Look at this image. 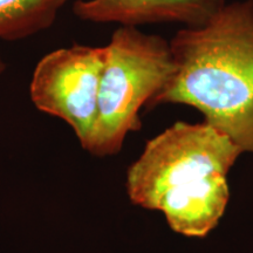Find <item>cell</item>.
<instances>
[{
    "mask_svg": "<svg viewBox=\"0 0 253 253\" xmlns=\"http://www.w3.org/2000/svg\"><path fill=\"white\" fill-rule=\"evenodd\" d=\"M226 0H77L73 14L94 24L138 27L147 24H203Z\"/></svg>",
    "mask_w": 253,
    "mask_h": 253,
    "instance_id": "cell-5",
    "label": "cell"
},
{
    "mask_svg": "<svg viewBox=\"0 0 253 253\" xmlns=\"http://www.w3.org/2000/svg\"><path fill=\"white\" fill-rule=\"evenodd\" d=\"M68 1L0 0V40H23L48 30Z\"/></svg>",
    "mask_w": 253,
    "mask_h": 253,
    "instance_id": "cell-7",
    "label": "cell"
},
{
    "mask_svg": "<svg viewBox=\"0 0 253 253\" xmlns=\"http://www.w3.org/2000/svg\"><path fill=\"white\" fill-rule=\"evenodd\" d=\"M242 154L207 122L177 121L150 138L129 167L126 194L132 204L157 210L167 196L194 188L209 177L227 176Z\"/></svg>",
    "mask_w": 253,
    "mask_h": 253,
    "instance_id": "cell-3",
    "label": "cell"
},
{
    "mask_svg": "<svg viewBox=\"0 0 253 253\" xmlns=\"http://www.w3.org/2000/svg\"><path fill=\"white\" fill-rule=\"evenodd\" d=\"M175 71L149 107H194L204 122L253 154V0L226 2L170 40Z\"/></svg>",
    "mask_w": 253,
    "mask_h": 253,
    "instance_id": "cell-1",
    "label": "cell"
},
{
    "mask_svg": "<svg viewBox=\"0 0 253 253\" xmlns=\"http://www.w3.org/2000/svg\"><path fill=\"white\" fill-rule=\"evenodd\" d=\"M175 71L170 40L134 26H119L106 45L97 115L86 151L112 156L142 128L140 112Z\"/></svg>",
    "mask_w": 253,
    "mask_h": 253,
    "instance_id": "cell-2",
    "label": "cell"
},
{
    "mask_svg": "<svg viewBox=\"0 0 253 253\" xmlns=\"http://www.w3.org/2000/svg\"><path fill=\"white\" fill-rule=\"evenodd\" d=\"M230 198L226 175L209 177L194 188L164 197L158 204L176 233L186 237L208 236L225 212Z\"/></svg>",
    "mask_w": 253,
    "mask_h": 253,
    "instance_id": "cell-6",
    "label": "cell"
},
{
    "mask_svg": "<svg viewBox=\"0 0 253 253\" xmlns=\"http://www.w3.org/2000/svg\"><path fill=\"white\" fill-rule=\"evenodd\" d=\"M5 71H6V62L5 60L2 59L1 54H0V75H1Z\"/></svg>",
    "mask_w": 253,
    "mask_h": 253,
    "instance_id": "cell-8",
    "label": "cell"
},
{
    "mask_svg": "<svg viewBox=\"0 0 253 253\" xmlns=\"http://www.w3.org/2000/svg\"><path fill=\"white\" fill-rule=\"evenodd\" d=\"M106 46L74 43L43 55L32 74V103L67 123L84 150L96 121Z\"/></svg>",
    "mask_w": 253,
    "mask_h": 253,
    "instance_id": "cell-4",
    "label": "cell"
}]
</instances>
